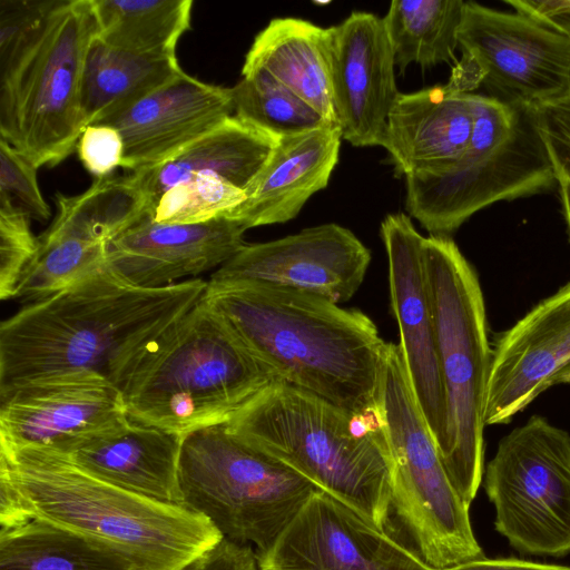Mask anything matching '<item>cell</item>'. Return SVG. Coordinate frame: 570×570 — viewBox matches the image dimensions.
Instances as JSON below:
<instances>
[{
  "instance_id": "1",
  "label": "cell",
  "mask_w": 570,
  "mask_h": 570,
  "mask_svg": "<svg viewBox=\"0 0 570 570\" xmlns=\"http://www.w3.org/2000/svg\"><path fill=\"white\" fill-rule=\"evenodd\" d=\"M207 285L190 278L142 288L106 267L27 304L0 326V394L77 372L97 373L120 389L141 353L202 299Z\"/></svg>"
},
{
  "instance_id": "2",
  "label": "cell",
  "mask_w": 570,
  "mask_h": 570,
  "mask_svg": "<svg viewBox=\"0 0 570 570\" xmlns=\"http://www.w3.org/2000/svg\"><path fill=\"white\" fill-rule=\"evenodd\" d=\"M204 299L276 381L354 415L381 412L387 343L363 312L255 282H208Z\"/></svg>"
},
{
  "instance_id": "3",
  "label": "cell",
  "mask_w": 570,
  "mask_h": 570,
  "mask_svg": "<svg viewBox=\"0 0 570 570\" xmlns=\"http://www.w3.org/2000/svg\"><path fill=\"white\" fill-rule=\"evenodd\" d=\"M23 520L111 543L154 570H179L224 539L202 514L98 479L65 453L0 448V527Z\"/></svg>"
},
{
  "instance_id": "4",
  "label": "cell",
  "mask_w": 570,
  "mask_h": 570,
  "mask_svg": "<svg viewBox=\"0 0 570 570\" xmlns=\"http://www.w3.org/2000/svg\"><path fill=\"white\" fill-rule=\"evenodd\" d=\"M235 434L385 529L394 460L381 412L354 415L272 381L228 422Z\"/></svg>"
},
{
  "instance_id": "5",
  "label": "cell",
  "mask_w": 570,
  "mask_h": 570,
  "mask_svg": "<svg viewBox=\"0 0 570 570\" xmlns=\"http://www.w3.org/2000/svg\"><path fill=\"white\" fill-rule=\"evenodd\" d=\"M272 381L203 296L141 353L120 391L131 420L185 435L228 422Z\"/></svg>"
},
{
  "instance_id": "6",
  "label": "cell",
  "mask_w": 570,
  "mask_h": 570,
  "mask_svg": "<svg viewBox=\"0 0 570 570\" xmlns=\"http://www.w3.org/2000/svg\"><path fill=\"white\" fill-rule=\"evenodd\" d=\"M423 254L448 412L440 458L452 484L471 505L484 473L492 361L483 294L474 268L451 237H425Z\"/></svg>"
},
{
  "instance_id": "7",
  "label": "cell",
  "mask_w": 570,
  "mask_h": 570,
  "mask_svg": "<svg viewBox=\"0 0 570 570\" xmlns=\"http://www.w3.org/2000/svg\"><path fill=\"white\" fill-rule=\"evenodd\" d=\"M405 178V209L429 232L446 236L476 212L558 188V177L531 106L475 94L470 145L451 168Z\"/></svg>"
},
{
  "instance_id": "8",
  "label": "cell",
  "mask_w": 570,
  "mask_h": 570,
  "mask_svg": "<svg viewBox=\"0 0 570 570\" xmlns=\"http://www.w3.org/2000/svg\"><path fill=\"white\" fill-rule=\"evenodd\" d=\"M96 33L91 0H61L0 68V138L38 168L65 160L86 128L81 80Z\"/></svg>"
},
{
  "instance_id": "9",
  "label": "cell",
  "mask_w": 570,
  "mask_h": 570,
  "mask_svg": "<svg viewBox=\"0 0 570 570\" xmlns=\"http://www.w3.org/2000/svg\"><path fill=\"white\" fill-rule=\"evenodd\" d=\"M178 480L183 507L255 551L266 549L318 490L226 423L183 436Z\"/></svg>"
},
{
  "instance_id": "10",
  "label": "cell",
  "mask_w": 570,
  "mask_h": 570,
  "mask_svg": "<svg viewBox=\"0 0 570 570\" xmlns=\"http://www.w3.org/2000/svg\"><path fill=\"white\" fill-rule=\"evenodd\" d=\"M381 409L394 460L391 513L414 550L433 569L484 558L470 505L446 473L395 343L386 347Z\"/></svg>"
},
{
  "instance_id": "11",
  "label": "cell",
  "mask_w": 570,
  "mask_h": 570,
  "mask_svg": "<svg viewBox=\"0 0 570 570\" xmlns=\"http://www.w3.org/2000/svg\"><path fill=\"white\" fill-rule=\"evenodd\" d=\"M494 528L515 550L570 552V434L531 416L501 439L483 473Z\"/></svg>"
},
{
  "instance_id": "12",
  "label": "cell",
  "mask_w": 570,
  "mask_h": 570,
  "mask_svg": "<svg viewBox=\"0 0 570 570\" xmlns=\"http://www.w3.org/2000/svg\"><path fill=\"white\" fill-rule=\"evenodd\" d=\"M458 41L462 56L446 82L458 92L482 87L488 97L524 106L570 92V37L518 12L465 1Z\"/></svg>"
},
{
  "instance_id": "13",
  "label": "cell",
  "mask_w": 570,
  "mask_h": 570,
  "mask_svg": "<svg viewBox=\"0 0 570 570\" xmlns=\"http://www.w3.org/2000/svg\"><path fill=\"white\" fill-rule=\"evenodd\" d=\"M55 200L57 214L38 236L13 296L21 303L45 299L106 268L110 240L147 215L131 173L97 178L76 196L57 193Z\"/></svg>"
},
{
  "instance_id": "14",
  "label": "cell",
  "mask_w": 570,
  "mask_h": 570,
  "mask_svg": "<svg viewBox=\"0 0 570 570\" xmlns=\"http://www.w3.org/2000/svg\"><path fill=\"white\" fill-rule=\"evenodd\" d=\"M129 419L119 387L94 372L35 381L0 394V448L69 454Z\"/></svg>"
},
{
  "instance_id": "15",
  "label": "cell",
  "mask_w": 570,
  "mask_h": 570,
  "mask_svg": "<svg viewBox=\"0 0 570 570\" xmlns=\"http://www.w3.org/2000/svg\"><path fill=\"white\" fill-rule=\"evenodd\" d=\"M255 553L259 570H434L386 529L321 490Z\"/></svg>"
},
{
  "instance_id": "16",
  "label": "cell",
  "mask_w": 570,
  "mask_h": 570,
  "mask_svg": "<svg viewBox=\"0 0 570 570\" xmlns=\"http://www.w3.org/2000/svg\"><path fill=\"white\" fill-rule=\"evenodd\" d=\"M370 262V249L353 232L328 223L275 240L246 244L208 282L263 283L341 304L357 292Z\"/></svg>"
},
{
  "instance_id": "17",
  "label": "cell",
  "mask_w": 570,
  "mask_h": 570,
  "mask_svg": "<svg viewBox=\"0 0 570 570\" xmlns=\"http://www.w3.org/2000/svg\"><path fill=\"white\" fill-rule=\"evenodd\" d=\"M387 256L391 306L409 381L439 454L446 443L448 412L423 254L424 238L409 215L389 214L381 223Z\"/></svg>"
},
{
  "instance_id": "18",
  "label": "cell",
  "mask_w": 570,
  "mask_h": 570,
  "mask_svg": "<svg viewBox=\"0 0 570 570\" xmlns=\"http://www.w3.org/2000/svg\"><path fill=\"white\" fill-rule=\"evenodd\" d=\"M328 28L331 92L342 139L355 147L382 146L400 95L384 20L355 11Z\"/></svg>"
},
{
  "instance_id": "19",
  "label": "cell",
  "mask_w": 570,
  "mask_h": 570,
  "mask_svg": "<svg viewBox=\"0 0 570 570\" xmlns=\"http://www.w3.org/2000/svg\"><path fill=\"white\" fill-rule=\"evenodd\" d=\"M570 283L502 333L492 351L484 423L503 424L566 375Z\"/></svg>"
},
{
  "instance_id": "20",
  "label": "cell",
  "mask_w": 570,
  "mask_h": 570,
  "mask_svg": "<svg viewBox=\"0 0 570 570\" xmlns=\"http://www.w3.org/2000/svg\"><path fill=\"white\" fill-rule=\"evenodd\" d=\"M234 115L230 88L184 70L128 107L92 125L117 129L124 141L121 168L155 166Z\"/></svg>"
},
{
  "instance_id": "21",
  "label": "cell",
  "mask_w": 570,
  "mask_h": 570,
  "mask_svg": "<svg viewBox=\"0 0 570 570\" xmlns=\"http://www.w3.org/2000/svg\"><path fill=\"white\" fill-rule=\"evenodd\" d=\"M247 229L219 216L195 224H166L145 216L107 247L106 267L122 281L159 288L219 268L246 245Z\"/></svg>"
},
{
  "instance_id": "22",
  "label": "cell",
  "mask_w": 570,
  "mask_h": 570,
  "mask_svg": "<svg viewBox=\"0 0 570 570\" xmlns=\"http://www.w3.org/2000/svg\"><path fill=\"white\" fill-rule=\"evenodd\" d=\"M475 122V94L438 85L400 92L387 117L382 147L397 176L440 174L466 151Z\"/></svg>"
},
{
  "instance_id": "23",
  "label": "cell",
  "mask_w": 570,
  "mask_h": 570,
  "mask_svg": "<svg viewBox=\"0 0 570 570\" xmlns=\"http://www.w3.org/2000/svg\"><path fill=\"white\" fill-rule=\"evenodd\" d=\"M342 140L336 125L279 138L268 161L245 190V200L222 216L246 229L295 218L306 202L327 186Z\"/></svg>"
},
{
  "instance_id": "24",
  "label": "cell",
  "mask_w": 570,
  "mask_h": 570,
  "mask_svg": "<svg viewBox=\"0 0 570 570\" xmlns=\"http://www.w3.org/2000/svg\"><path fill=\"white\" fill-rule=\"evenodd\" d=\"M183 436L129 417L67 455L98 479L156 501L181 505L178 472Z\"/></svg>"
},
{
  "instance_id": "25",
  "label": "cell",
  "mask_w": 570,
  "mask_h": 570,
  "mask_svg": "<svg viewBox=\"0 0 570 570\" xmlns=\"http://www.w3.org/2000/svg\"><path fill=\"white\" fill-rule=\"evenodd\" d=\"M277 142V138L233 115L166 160L131 174L146 205L190 180H224L245 193Z\"/></svg>"
},
{
  "instance_id": "26",
  "label": "cell",
  "mask_w": 570,
  "mask_h": 570,
  "mask_svg": "<svg viewBox=\"0 0 570 570\" xmlns=\"http://www.w3.org/2000/svg\"><path fill=\"white\" fill-rule=\"evenodd\" d=\"M264 70L337 125L330 80V28L294 18H274L257 33L242 71Z\"/></svg>"
},
{
  "instance_id": "27",
  "label": "cell",
  "mask_w": 570,
  "mask_h": 570,
  "mask_svg": "<svg viewBox=\"0 0 570 570\" xmlns=\"http://www.w3.org/2000/svg\"><path fill=\"white\" fill-rule=\"evenodd\" d=\"M0 570H154L111 543L41 520L0 527Z\"/></svg>"
},
{
  "instance_id": "28",
  "label": "cell",
  "mask_w": 570,
  "mask_h": 570,
  "mask_svg": "<svg viewBox=\"0 0 570 570\" xmlns=\"http://www.w3.org/2000/svg\"><path fill=\"white\" fill-rule=\"evenodd\" d=\"M181 71L177 56L129 52L95 37L81 80L85 126L128 107Z\"/></svg>"
},
{
  "instance_id": "29",
  "label": "cell",
  "mask_w": 570,
  "mask_h": 570,
  "mask_svg": "<svg viewBox=\"0 0 570 570\" xmlns=\"http://www.w3.org/2000/svg\"><path fill=\"white\" fill-rule=\"evenodd\" d=\"M98 38L129 52L176 56L189 27L191 0H91Z\"/></svg>"
},
{
  "instance_id": "30",
  "label": "cell",
  "mask_w": 570,
  "mask_h": 570,
  "mask_svg": "<svg viewBox=\"0 0 570 570\" xmlns=\"http://www.w3.org/2000/svg\"><path fill=\"white\" fill-rule=\"evenodd\" d=\"M462 0H394L383 17L395 66L403 75L412 65L422 68L456 63Z\"/></svg>"
},
{
  "instance_id": "31",
  "label": "cell",
  "mask_w": 570,
  "mask_h": 570,
  "mask_svg": "<svg viewBox=\"0 0 570 570\" xmlns=\"http://www.w3.org/2000/svg\"><path fill=\"white\" fill-rule=\"evenodd\" d=\"M230 92L234 115L277 139L334 125L264 70L242 71Z\"/></svg>"
},
{
  "instance_id": "32",
  "label": "cell",
  "mask_w": 570,
  "mask_h": 570,
  "mask_svg": "<svg viewBox=\"0 0 570 570\" xmlns=\"http://www.w3.org/2000/svg\"><path fill=\"white\" fill-rule=\"evenodd\" d=\"M245 200L224 180H190L164 191L147 205V216L166 224H195L219 217Z\"/></svg>"
},
{
  "instance_id": "33",
  "label": "cell",
  "mask_w": 570,
  "mask_h": 570,
  "mask_svg": "<svg viewBox=\"0 0 570 570\" xmlns=\"http://www.w3.org/2000/svg\"><path fill=\"white\" fill-rule=\"evenodd\" d=\"M30 217L8 197L0 195V298L11 299L27 265L33 257L38 236Z\"/></svg>"
},
{
  "instance_id": "34",
  "label": "cell",
  "mask_w": 570,
  "mask_h": 570,
  "mask_svg": "<svg viewBox=\"0 0 570 570\" xmlns=\"http://www.w3.org/2000/svg\"><path fill=\"white\" fill-rule=\"evenodd\" d=\"M38 167L0 138V195L8 197L31 219L39 222L50 217L37 179Z\"/></svg>"
},
{
  "instance_id": "35",
  "label": "cell",
  "mask_w": 570,
  "mask_h": 570,
  "mask_svg": "<svg viewBox=\"0 0 570 570\" xmlns=\"http://www.w3.org/2000/svg\"><path fill=\"white\" fill-rule=\"evenodd\" d=\"M61 0H0V68L24 48Z\"/></svg>"
},
{
  "instance_id": "36",
  "label": "cell",
  "mask_w": 570,
  "mask_h": 570,
  "mask_svg": "<svg viewBox=\"0 0 570 570\" xmlns=\"http://www.w3.org/2000/svg\"><path fill=\"white\" fill-rule=\"evenodd\" d=\"M531 108L557 177L570 181V92Z\"/></svg>"
},
{
  "instance_id": "37",
  "label": "cell",
  "mask_w": 570,
  "mask_h": 570,
  "mask_svg": "<svg viewBox=\"0 0 570 570\" xmlns=\"http://www.w3.org/2000/svg\"><path fill=\"white\" fill-rule=\"evenodd\" d=\"M77 150L83 167L97 178L110 176L122 165L124 141L111 126H87L80 135Z\"/></svg>"
},
{
  "instance_id": "38",
  "label": "cell",
  "mask_w": 570,
  "mask_h": 570,
  "mask_svg": "<svg viewBox=\"0 0 570 570\" xmlns=\"http://www.w3.org/2000/svg\"><path fill=\"white\" fill-rule=\"evenodd\" d=\"M179 570H259L256 553L248 544L223 539Z\"/></svg>"
},
{
  "instance_id": "39",
  "label": "cell",
  "mask_w": 570,
  "mask_h": 570,
  "mask_svg": "<svg viewBox=\"0 0 570 570\" xmlns=\"http://www.w3.org/2000/svg\"><path fill=\"white\" fill-rule=\"evenodd\" d=\"M515 12L562 36L570 37V0H507Z\"/></svg>"
},
{
  "instance_id": "40",
  "label": "cell",
  "mask_w": 570,
  "mask_h": 570,
  "mask_svg": "<svg viewBox=\"0 0 570 570\" xmlns=\"http://www.w3.org/2000/svg\"><path fill=\"white\" fill-rule=\"evenodd\" d=\"M434 570H570V567L517 558H481Z\"/></svg>"
},
{
  "instance_id": "41",
  "label": "cell",
  "mask_w": 570,
  "mask_h": 570,
  "mask_svg": "<svg viewBox=\"0 0 570 570\" xmlns=\"http://www.w3.org/2000/svg\"><path fill=\"white\" fill-rule=\"evenodd\" d=\"M558 190L560 195L563 217L570 236V181L558 177Z\"/></svg>"
}]
</instances>
